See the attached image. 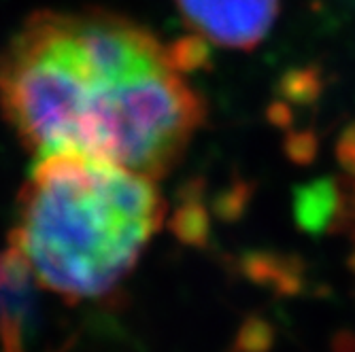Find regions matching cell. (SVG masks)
Instances as JSON below:
<instances>
[{"label":"cell","mask_w":355,"mask_h":352,"mask_svg":"<svg viewBox=\"0 0 355 352\" xmlns=\"http://www.w3.org/2000/svg\"><path fill=\"white\" fill-rule=\"evenodd\" d=\"M338 157H340V164L347 176L351 178V198H353V210H355V125H351L343 134L338 142Z\"/></svg>","instance_id":"cell-4"},{"label":"cell","mask_w":355,"mask_h":352,"mask_svg":"<svg viewBox=\"0 0 355 352\" xmlns=\"http://www.w3.org/2000/svg\"><path fill=\"white\" fill-rule=\"evenodd\" d=\"M153 178L105 159H37L15 202L9 246L41 289L81 304L119 289L164 223Z\"/></svg>","instance_id":"cell-2"},{"label":"cell","mask_w":355,"mask_h":352,"mask_svg":"<svg viewBox=\"0 0 355 352\" xmlns=\"http://www.w3.org/2000/svg\"><path fill=\"white\" fill-rule=\"evenodd\" d=\"M200 39L162 43L121 13H32L0 49V115L37 159L85 155L157 180L207 117Z\"/></svg>","instance_id":"cell-1"},{"label":"cell","mask_w":355,"mask_h":352,"mask_svg":"<svg viewBox=\"0 0 355 352\" xmlns=\"http://www.w3.org/2000/svg\"><path fill=\"white\" fill-rule=\"evenodd\" d=\"M177 7L196 39L243 51L260 45L279 15V0H177Z\"/></svg>","instance_id":"cell-3"},{"label":"cell","mask_w":355,"mask_h":352,"mask_svg":"<svg viewBox=\"0 0 355 352\" xmlns=\"http://www.w3.org/2000/svg\"><path fill=\"white\" fill-rule=\"evenodd\" d=\"M353 268H355V254H353Z\"/></svg>","instance_id":"cell-5"}]
</instances>
